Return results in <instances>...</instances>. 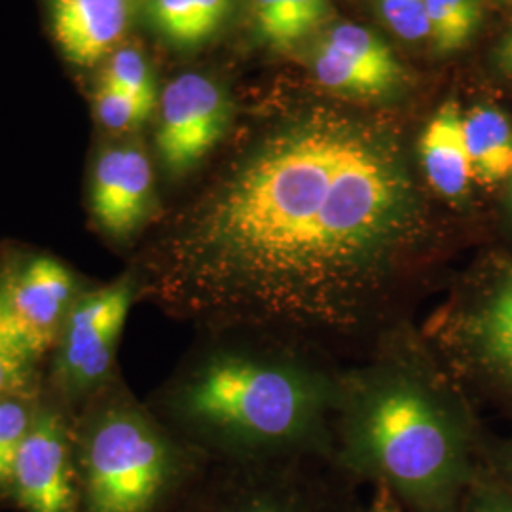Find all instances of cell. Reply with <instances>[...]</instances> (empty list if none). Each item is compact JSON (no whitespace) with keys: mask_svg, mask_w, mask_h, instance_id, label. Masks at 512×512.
<instances>
[{"mask_svg":"<svg viewBox=\"0 0 512 512\" xmlns=\"http://www.w3.org/2000/svg\"><path fill=\"white\" fill-rule=\"evenodd\" d=\"M437 234L393 129L313 112L262 137L131 272L202 334L355 361L437 277ZM344 365V363H342Z\"/></svg>","mask_w":512,"mask_h":512,"instance_id":"1","label":"cell"},{"mask_svg":"<svg viewBox=\"0 0 512 512\" xmlns=\"http://www.w3.org/2000/svg\"><path fill=\"white\" fill-rule=\"evenodd\" d=\"M330 461L408 512H459L488 439L475 403L412 319L340 368Z\"/></svg>","mask_w":512,"mask_h":512,"instance_id":"2","label":"cell"},{"mask_svg":"<svg viewBox=\"0 0 512 512\" xmlns=\"http://www.w3.org/2000/svg\"><path fill=\"white\" fill-rule=\"evenodd\" d=\"M202 336L148 401L167 427L211 461L330 459L342 363L260 334Z\"/></svg>","mask_w":512,"mask_h":512,"instance_id":"3","label":"cell"},{"mask_svg":"<svg viewBox=\"0 0 512 512\" xmlns=\"http://www.w3.org/2000/svg\"><path fill=\"white\" fill-rule=\"evenodd\" d=\"M78 512H183L211 458L116 378L71 412Z\"/></svg>","mask_w":512,"mask_h":512,"instance_id":"4","label":"cell"},{"mask_svg":"<svg viewBox=\"0 0 512 512\" xmlns=\"http://www.w3.org/2000/svg\"><path fill=\"white\" fill-rule=\"evenodd\" d=\"M420 330L473 403L512 421V253L458 272Z\"/></svg>","mask_w":512,"mask_h":512,"instance_id":"5","label":"cell"},{"mask_svg":"<svg viewBox=\"0 0 512 512\" xmlns=\"http://www.w3.org/2000/svg\"><path fill=\"white\" fill-rule=\"evenodd\" d=\"M355 486L321 456L213 461L183 512H363Z\"/></svg>","mask_w":512,"mask_h":512,"instance_id":"6","label":"cell"},{"mask_svg":"<svg viewBox=\"0 0 512 512\" xmlns=\"http://www.w3.org/2000/svg\"><path fill=\"white\" fill-rule=\"evenodd\" d=\"M137 298L135 275L126 272L76 300L50 366V397L69 414L118 378L116 351Z\"/></svg>","mask_w":512,"mask_h":512,"instance_id":"7","label":"cell"},{"mask_svg":"<svg viewBox=\"0 0 512 512\" xmlns=\"http://www.w3.org/2000/svg\"><path fill=\"white\" fill-rule=\"evenodd\" d=\"M12 505L23 512H78L71 414L50 395H40L31 429L21 442Z\"/></svg>","mask_w":512,"mask_h":512,"instance_id":"8","label":"cell"},{"mask_svg":"<svg viewBox=\"0 0 512 512\" xmlns=\"http://www.w3.org/2000/svg\"><path fill=\"white\" fill-rule=\"evenodd\" d=\"M0 291L16 329L38 361L54 351L80 298L71 268L48 255H31L0 268Z\"/></svg>","mask_w":512,"mask_h":512,"instance_id":"9","label":"cell"},{"mask_svg":"<svg viewBox=\"0 0 512 512\" xmlns=\"http://www.w3.org/2000/svg\"><path fill=\"white\" fill-rule=\"evenodd\" d=\"M160 105L158 156L171 177H183L219 145L230 122V105L213 80L194 73L175 78Z\"/></svg>","mask_w":512,"mask_h":512,"instance_id":"10","label":"cell"},{"mask_svg":"<svg viewBox=\"0 0 512 512\" xmlns=\"http://www.w3.org/2000/svg\"><path fill=\"white\" fill-rule=\"evenodd\" d=\"M152 205L154 173L147 152L135 145L103 150L90 184V209L101 232L128 241L145 226Z\"/></svg>","mask_w":512,"mask_h":512,"instance_id":"11","label":"cell"},{"mask_svg":"<svg viewBox=\"0 0 512 512\" xmlns=\"http://www.w3.org/2000/svg\"><path fill=\"white\" fill-rule=\"evenodd\" d=\"M126 25V0H52L55 40L76 65H93L109 54Z\"/></svg>","mask_w":512,"mask_h":512,"instance_id":"12","label":"cell"},{"mask_svg":"<svg viewBox=\"0 0 512 512\" xmlns=\"http://www.w3.org/2000/svg\"><path fill=\"white\" fill-rule=\"evenodd\" d=\"M421 171L427 186L448 202L465 198L473 181L467 152L463 114L456 103H446L423 129L418 145Z\"/></svg>","mask_w":512,"mask_h":512,"instance_id":"13","label":"cell"},{"mask_svg":"<svg viewBox=\"0 0 512 512\" xmlns=\"http://www.w3.org/2000/svg\"><path fill=\"white\" fill-rule=\"evenodd\" d=\"M473 181L497 186L512 173V126L509 118L492 107H476L463 116Z\"/></svg>","mask_w":512,"mask_h":512,"instance_id":"14","label":"cell"},{"mask_svg":"<svg viewBox=\"0 0 512 512\" xmlns=\"http://www.w3.org/2000/svg\"><path fill=\"white\" fill-rule=\"evenodd\" d=\"M258 35L277 50H287L311 35L329 16L327 0H251Z\"/></svg>","mask_w":512,"mask_h":512,"instance_id":"15","label":"cell"},{"mask_svg":"<svg viewBox=\"0 0 512 512\" xmlns=\"http://www.w3.org/2000/svg\"><path fill=\"white\" fill-rule=\"evenodd\" d=\"M230 0H152V16L165 37L196 46L219 31Z\"/></svg>","mask_w":512,"mask_h":512,"instance_id":"16","label":"cell"},{"mask_svg":"<svg viewBox=\"0 0 512 512\" xmlns=\"http://www.w3.org/2000/svg\"><path fill=\"white\" fill-rule=\"evenodd\" d=\"M38 361L27 348L0 291V397H38Z\"/></svg>","mask_w":512,"mask_h":512,"instance_id":"17","label":"cell"},{"mask_svg":"<svg viewBox=\"0 0 512 512\" xmlns=\"http://www.w3.org/2000/svg\"><path fill=\"white\" fill-rule=\"evenodd\" d=\"M334 50L346 55L353 63L366 69L368 73L380 76L393 88L403 80L404 71L399 59L391 52L382 38L370 29L357 23H340L332 27L329 35L323 38Z\"/></svg>","mask_w":512,"mask_h":512,"instance_id":"18","label":"cell"},{"mask_svg":"<svg viewBox=\"0 0 512 512\" xmlns=\"http://www.w3.org/2000/svg\"><path fill=\"white\" fill-rule=\"evenodd\" d=\"M311 65L317 80L332 92L344 93L349 97L372 99V97H382L393 90L391 84H387L376 74L368 73L346 55L334 50L325 40H321L315 46L311 55Z\"/></svg>","mask_w":512,"mask_h":512,"instance_id":"19","label":"cell"},{"mask_svg":"<svg viewBox=\"0 0 512 512\" xmlns=\"http://www.w3.org/2000/svg\"><path fill=\"white\" fill-rule=\"evenodd\" d=\"M429 37L437 52L452 54L461 50L482 19L480 0H427Z\"/></svg>","mask_w":512,"mask_h":512,"instance_id":"20","label":"cell"},{"mask_svg":"<svg viewBox=\"0 0 512 512\" xmlns=\"http://www.w3.org/2000/svg\"><path fill=\"white\" fill-rule=\"evenodd\" d=\"M40 395L0 397V507L12 503L14 465L21 442L31 429Z\"/></svg>","mask_w":512,"mask_h":512,"instance_id":"21","label":"cell"},{"mask_svg":"<svg viewBox=\"0 0 512 512\" xmlns=\"http://www.w3.org/2000/svg\"><path fill=\"white\" fill-rule=\"evenodd\" d=\"M103 82L118 92L139 99L148 107L156 105V84L145 57L137 50H120L110 59Z\"/></svg>","mask_w":512,"mask_h":512,"instance_id":"22","label":"cell"},{"mask_svg":"<svg viewBox=\"0 0 512 512\" xmlns=\"http://www.w3.org/2000/svg\"><path fill=\"white\" fill-rule=\"evenodd\" d=\"M95 110L105 128L112 131H133L147 122L152 107L141 103L135 97L114 90L101 80L95 93Z\"/></svg>","mask_w":512,"mask_h":512,"instance_id":"23","label":"cell"},{"mask_svg":"<svg viewBox=\"0 0 512 512\" xmlns=\"http://www.w3.org/2000/svg\"><path fill=\"white\" fill-rule=\"evenodd\" d=\"M459 512H512V495L503 488L486 463L469 484Z\"/></svg>","mask_w":512,"mask_h":512,"instance_id":"24","label":"cell"},{"mask_svg":"<svg viewBox=\"0 0 512 512\" xmlns=\"http://www.w3.org/2000/svg\"><path fill=\"white\" fill-rule=\"evenodd\" d=\"M387 25L404 40L429 37L427 0H380Z\"/></svg>","mask_w":512,"mask_h":512,"instance_id":"25","label":"cell"},{"mask_svg":"<svg viewBox=\"0 0 512 512\" xmlns=\"http://www.w3.org/2000/svg\"><path fill=\"white\" fill-rule=\"evenodd\" d=\"M484 463L503 484V488L512 495V439L499 440L495 444H490L488 440Z\"/></svg>","mask_w":512,"mask_h":512,"instance_id":"26","label":"cell"},{"mask_svg":"<svg viewBox=\"0 0 512 512\" xmlns=\"http://www.w3.org/2000/svg\"><path fill=\"white\" fill-rule=\"evenodd\" d=\"M363 512H408L403 503L384 486H372V495L365 503Z\"/></svg>","mask_w":512,"mask_h":512,"instance_id":"27","label":"cell"},{"mask_svg":"<svg viewBox=\"0 0 512 512\" xmlns=\"http://www.w3.org/2000/svg\"><path fill=\"white\" fill-rule=\"evenodd\" d=\"M497 63L503 73L512 76V29L507 33V37L501 40L499 50H497Z\"/></svg>","mask_w":512,"mask_h":512,"instance_id":"28","label":"cell"},{"mask_svg":"<svg viewBox=\"0 0 512 512\" xmlns=\"http://www.w3.org/2000/svg\"><path fill=\"white\" fill-rule=\"evenodd\" d=\"M509 184H511V207H512V173H511V177H509Z\"/></svg>","mask_w":512,"mask_h":512,"instance_id":"29","label":"cell"}]
</instances>
